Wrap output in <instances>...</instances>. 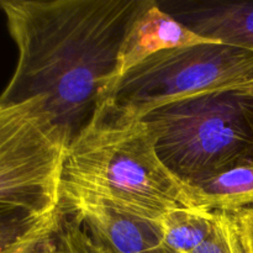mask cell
<instances>
[{
	"instance_id": "obj_15",
	"label": "cell",
	"mask_w": 253,
	"mask_h": 253,
	"mask_svg": "<svg viewBox=\"0 0 253 253\" xmlns=\"http://www.w3.org/2000/svg\"><path fill=\"white\" fill-rule=\"evenodd\" d=\"M147 253H169L167 251V250H165L162 247V249H158V250H155V251H151V252H147Z\"/></svg>"
},
{
	"instance_id": "obj_12",
	"label": "cell",
	"mask_w": 253,
	"mask_h": 253,
	"mask_svg": "<svg viewBox=\"0 0 253 253\" xmlns=\"http://www.w3.org/2000/svg\"><path fill=\"white\" fill-rule=\"evenodd\" d=\"M43 217L20 208L0 205V253L29 234Z\"/></svg>"
},
{
	"instance_id": "obj_1",
	"label": "cell",
	"mask_w": 253,
	"mask_h": 253,
	"mask_svg": "<svg viewBox=\"0 0 253 253\" xmlns=\"http://www.w3.org/2000/svg\"><path fill=\"white\" fill-rule=\"evenodd\" d=\"M151 0H0L19 57L0 104L42 98L66 145L120 77L128 30Z\"/></svg>"
},
{
	"instance_id": "obj_4",
	"label": "cell",
	"mask_w": 253,
	"mask_h": 253,
	"mask_svg": "<svg viewBox=\"0 0 253 253\" xmlns=\"http://www.w3.org/2000/svg\"><path fill=\"white\" fill-rule=\"evenodd\" d=\"M253 86V52L222 43L163 51L116 79L106 98L138 118L172 103Z\"/></svg>"
},
{
	"instance_id": "obj_2",
	"label": "cell",
	"mask_w": 253,
	"mask_h": 253,
	"mask_svg": "<svg viewBox=\"0 0 253 253\" xmlns=\"http://www.w3.org/2000/svg\"><path fill=\"white\" fill-rule=\"evenodd\" d=\"M59 194L100 200L153 222L198 209L188 185L161 160L146 121L108 98L67 147Z\"/></svg>"
},
{
	"instance_id": "obj_7",
	"label": "cell",
	"mask_w": 253,
	"mask_h": 253,
	"mask_svg": "<svg viewBox=\"0 0 253 253\" xmlns=\"http://www.w3.org/2000/svg\"><path fill=\"white\" fill-rule=\"evenodd\" d=\"M158 4L203 39L253 52V0Z\"/></svg>"
},
{
	"instance_id": "obj_11",
	"label": "cell",
	"mask_w": 253,
	"mask_h": 253,
	"mask_svg": "<svg viewBox=\"0 0 253 253\" xmlns=\"http://www.w3.org/2000/svg\"><path fill=\"white\" fill-rule=\"evenodd\" d=\"M163 249L169 253H192L211 234L215 212L202 209L170 211L160 220Z\"/></svg>"
},
{
	"instance_id": "obj_10",
	"label": "cell",
	"mask_w": 253,
	"mask_h": 253,
	"mask_svg": "<svg viewBox=\"0 0 253 253\" xmlns=\"http://www.w3.org/2000/svg\"><path fill=\"white\" fill-rule=\"evenodd\" d=\"M2 253H99L77 220L57 207Z\"/></svg>"
},
{
	"instance_id": "obj_3",
	"label": "cell",
	"mask_w": 253,
	"mask_h": 253,
	"mask_svg": "<svg viewBox=\"0 0 253 253\" xmlns=\"http://www.w3.org/2000/svg\"><path fill=\"white\" fill-rule=\"evenodd\" d=\"M142 119L161 160L187 185L253 157V86L185 99Z\"/></svg>"
},
{
	"instance_id": "obj_8",
	"label": "cell",
	"mask_w": 253,
	"mask_h": 253,
	"mask_svg": "<svg viewBox=\"0 0 253 253\" xmlns=\"http://www.w3.org/2000/svg\"><path fill=\"white\" fill-rule=\"evenodd\" d=\"M199 43L217 42L208 41L194 34L165 11L158 1L151 0L126 35L120 57V77L153 54Z\"/></svg>"
},
{
	"instance_id": "obj_9",
	"label": "cell",
	"mask_w": 253,
	"mask_h": 253,
	"mask_svg": "<svg viewBox=\"0 0 253 253\" xmlns=\"http://www.w3.org/2000/svg\"><path fill=\"white\" fill-rule=\"evenodd\" d=\"M198 209L237 212L253 207V157L235 162L188 185Z\"/></svg>"
},
{
	"instance_id": "obj_14",
	"label": "cell",
	"mask_w": 253,
	"mask_h": 253,
	"mask_svg": "<svg viewBox=\"0 0 253 253\" xmlns=\"http://www.w3.org/2000/svg\"><path fill=\"white\" fill-rule=\"evenodd\" d=\"M236 253H253V207L230 214Z\"/></svg>"
},
{
	"instance_id": "obj_6",
	"label": "cell",
	"mask_w": 253,
	"mask_h": 253,
	"mask_svg": "<svg viewBox=\"0 0 253 253\" xmlns=\"http://www.w3.org/2000/svg\"><path fill=\"white\" fill-rule=\"evenodd\" d=\"M58 204L77 220L99 253H147L163 247L158 222L89 198L59 194Z\"/></svg>"
},
{
	"instance_id": "obj_5",
	"label": "cell",
	"mask_w": 253,
	"mask_h": 253,
	"mask_svg": "<svg viewBox=\"0 0 253 253\" xmlns=\"http://www.w3.org/2000/svg\"><path fill=\"white\" fill-rule=\"evenodd\" d=\"M66 150L42 98L0 104V205L36 216L53 211Z\"/></svg>"
},
{
	"instance_id": "obj_13",
	"label": "cell",
	"mask_w": 253,
	"mask_h": 253,
	"mask_svg": "<svg viewBox=\"0 0 253 253\" xmlns=\"http://www.w3.org/2000/svg\"><path fill=\"white\" fill-rule=\"evenodd\" d=\"M192 253H236L230 214L215 212V224L211 234Z\"/></svg>"
}]
</instances>
